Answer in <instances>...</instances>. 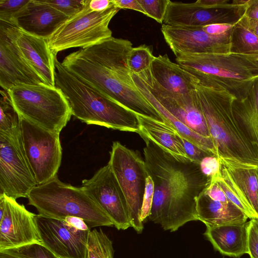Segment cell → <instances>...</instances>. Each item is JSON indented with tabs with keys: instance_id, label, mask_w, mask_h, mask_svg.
Instances as JSON below:
<instances>
[{
	"instance_id": "cell-36",
	"label": "cell",
	"mask_w": 258,
	"mask_h": 258,
	"mask_svg": "<svg viewBox=\"0 0 258 258\" xmlns=\"http://www.w3.org/2000/svg\"><path fill=\"white\" fill-rule=\"evenodd\" d=\"M199 165L202 172L209 180L216 178L221 174V164L216 156L204 157Z\"/></svg>"
},
{
	"instance_id": "cell-23",
	"label": "cell",
	"mask_w": 258,
	"mask_h": 258,
	"mask_svg": "<svg viewBox=\"0 0 258 258\" xmlns=\"http://www.w3.org/2000/svg\"><path fill=\"white\" fill-rule=\"evenodd\" d=\"M198 220L206 227H215L247 222L248 217L231 202L210 199L203 190L196 199Z\"/></svg>"
},
{
	"instance_id": "cell-2",
	"label": "cell",
	"mask_w": 258,
	"mask_h": 258,
	"mask_svg": "<svg viewBox=\"0 0 258 258\" xmlns=\"http://www.w3.org/2000/svg\"><path fill=\"white\" fill-rule=\"evenodd\" d=\"M133 47L129 40L112 36L70 53L61 62L69 72L136 114L164 122L133 80L127 62Z\"/></svg>"
},
{
	"instance_id": "cell-35",
	"label": "cell",
	"mask_w": 258,
	"mask_h": 258,
	"mask_svg": "<svg viewBox=\"0 0 258 258\" xmlns=\"http://www.w3.org/2000/svg\"><path fill=\"white\" fill-rule=\"evenodd\" d=\"M29 0H1L0 21L10 24L12 17L19 12Z\"/></svg>"
},
{
	"instance_id": "cell-43",
	"label": "cell",
	"mask_w": 258,
	"mask_h": 258,
	"mask_svg": "<svg viewBox=\"0 0 258 258\" xmlns=\"http://www.w3.org/2000/svg\"><path fill=\"white\" fill-rule=\"evenodd\" d=\"M112 3L119 9H131L141 12L145 15V12L138 0H111Z\"/></svg>"
},
{
	"instance_id": "cell-30",
	"label": "cell",
	"mask_w": 258,
	"mask_h": 258,
	"mask_svg": "<svg viewBox=\"0 0 258 258\" xmlns=\"http://www.w3.org/2000/svg\"><path fill=\"white\" fill-rule=\"evenodd\" d=\"M210 180H216L229 201L242 211L249 219H258L245 197L230 176L225 167L221 165V175Z\"/></svg>"
},
{
	"instance_id": "cell-6",
	"label": "cell",
	"mask_w": 258,
	"mask_h": 258,
	"mask_svg": "<svg viewBox=\"0 0 258 258\" xmlns=\"http://www.w3.org/2000/svg\"><path fill=\"white\" fill-rule=\"evenodd\" d=\"M27 198L28 205L34 207L38 214L44 217L58 219L80 218L90 229L113 226L107 213L82 186L64 183L57 176L36 185Z\"/></svg>"
},
{
	"instance_id": "cell-25",
	"label": "cell",
	"mask_w": 258,
	"mask_h": 258,
	"mask_svg": "<svg viewBox=\"0 0 258 258\" xmlns=\"http://www.w3.org/2000/svg\"><path fill=\"white\" fill-rule=\"evenodd\" d=\"M137 115L140 124L139 134L142 138L149 139L179 159L190 160L177 138V131L173 127L164 122Z\"/></svg>"
},
{
	"instance_id": "cell-18",
	"label": "cell",
	"mask_w": 258,
	"mask_h": 258,
	"mask_svg": "<svg viewBox=\"0 0 258 258\" xmlns=\"http://www.w3.org/2000/svg\"><path fill=\"white\" fill-rule=\"evenodd\" d=\"M69 17L44 0H29L10 24L37 37L48 39Z\"/></svg>"
},
{
	"instance_id": "cell-5",
	"label": "cell",
	"mask_w": 258,
	"mask_h": 258,
	"mask_svg": "<svg viewBox=\"0 0 258 258\" xmlns=\"http://www.w3.org/2000/svg\"><path fill=\"white\" fill-rule=\"evenodd\" d=\"M176 60L198 79L199 84L227 91L238 100L246 98L258 81V55L232 51L180 54Z\"/></svg>"
},
{
	"instance_id": "cell-7",
	"label": "cell",
	"mask_w": 258,
	"mask_h": 258,
	"mask_svg": "<svg viewBox=\"0 0 258 258\" xmlns=\"http://www.w3.org/2000/svg\"><path fill=\"white\" fill-rule=\"evenodd\" d=\"M7 92L20 118L50 132L60 134L72 115L68 99L56 86L19 84Z\"/></svg>"
},
{
	"instance_id": "cell-3",
	"label": "cell",
	"mask_w": 258,
	"mask_h": 258,
	"mask_svg": "<svg viewBox=\"0 0 258 258\" xmlns=\"http://www.w3.org/2000/svg\"><path fill=\"white\" fill-rule=\"evenodd\" d=\"M196 93L221 165L227 168L258 167V151L234 111L236 97L227 91L200 84Z\"/></svg>"
},
{
	"instance_id": "cell-10",
	"label": "cell",
	"mask_w": 258,
	"mask_h": 258,
	"mask_svg": "<svg viewBox=\"0 0 258 258\" xmlns=\"http://www.w3.org/2000/svg\"><path fill=\"white\" fill-rule=\"evenodd\" d=\"M24 151L37 185L57 176L61 164L62 148L59 134L46 130L21 118Z\"/></svg>"
},
{
	"instance_id": "cell-37",
	"label": "cell",
	"mask_w": 258,
	"mask_h": 258,
	"mask_svg": "<svg viewBox=\"0 0 258 258\" xmlns=\"http://www.w3.org/2000/svg\"><path fill=\"white\" fill-rule=\"evenodd\" d=\"M154 193V184L153 179L148 176L146 180L145 192L141 209L140 220L143 223L151 214Z\"/></svg>"
},
{
	"instance_id": "cell-46",
	"label": "cell",
	"mask_w": 258,
	"mask_h": 258,
	"mask_svg": "<svg viewBox=\"0 0 258 258\" xmlns=\"http://www.w3.org/2000/svg\"><path fill=\"white\" fill-rule=\"evenodd\" d=\"M238 23L250 30L258 37V20L251 19L243 15Z\"/></svg>"
},
{
	"instance_id": "cell-29",
	"label": "cell",
	"mask_w": 258,
	"mask_h": 258,
	"mask_svg": "<svg viewBox=\"0 0 258 258\" xmlns=\"http://www.w3.org/2000/svg\"><path fill=\"white\" fill-rule=\"evenodd\" d=\"M155 57L151 47L145 44L133 47L127 56L131 73L138 76L150 86L153 84L151 66Z\"/></svg>"
},
{
	"instance_id": "cell-24",
	"label": "cell",
	"mask_w": 258,
	"mask_h": 258,
	"mask_svg": "<svg viewBox=\"0 0 258 258\" xmlns=\"http://www.w3.org/2000/svg\"><path fill=\"white\" fill-rule=\"evenodd\" d=\"M131 75L138 90L161 115L165 123L173 127L182 137L196 145L209 154L216 156L211 138L198 134L182 123L158 101L147 84L141 78L132 73Z\"/></svg>"
},
{
	"instance_id": "cell-48",
	"label": "cell",
	"mask_w": 258,
	"mask_h": 258,
	"mask_svg": "<svg viewBox=\"0 0 258 258\" xmlns=\"http://www.w3.org/2000/svg\"><path fill=\"white\" fill-rule=\"evenodd\" d=\"M254 219V222L257 227V229H258V219Z\"/></svg>"
},
{
	"instance_id": "cell-9",
	"label": "cell",
	"mask_w": 258,
	"mask_h": 258,
	"mask_svg": "<svg viewBox=\"0 0 258 258\" xmlns=\"http://www.w3.org/2000/svg\"><path fill=\"white\" fill-rule=\"evenodd\" d=\"M108 164L125 196L131 227L141 233L144 224L140 215L146 180L149 176L145 161L136 152L116 141L111 146Z\"/></svg>"
},
{
	"instance_id": "cell-12",
	"label": "cell",
	"mask_w": 258,
	"mask_h": 258,
	"mask_svg": "<svg viewBox=\"0 0 258 258\" xmlns=\"http://www.w3.org/2000/svg\"><path fill=\"white\" fill-rule=\"evenodd\" d=\"M81 186L107 213L117 229L131 227L125 196L108 164L91 178L83 180Z\"/></svg>"
},
{
	"instance_id": "cell-47",
	"label": "cell",
	"mask_w": 258,
	"mask_h": 258,
	"mask_svg": "<svg viewBox=\"0 0 258 258\" xmlns=\"http://www.w3.org/2000/svg\"><path fill=\"white\" fill-rule=\"evenodd\" d=\"M0 258H31L21 252L18 248L0 251Z\"/></svg>"
},
{
	"instance_id": "cell-38",
	"label": "cell",
	"mask_w": 258,
	"mask_h": 258,
	"mask_svg": "<svg viewBox=\"0 0 258 258\" xmlns=\"http://www.w3.org/2000/svg\"><path fill=\"white\" fill-rule=\"evenodd\" d=\"M176 137L182 146L187 156L191 161L200 164L204 157L211 155L196 145L182 137L177 132Z\"/></svg>"
},
{
	"instance_id": "cell-21",
	"label": "cell",
	"mask_w": 258,
	"mask_h": 258,
	"mask_svg": "<svg viewBox=\"0 0 258 258\" xmlns=\"http://www.w3.org/2000/svg\"><path fill=\"white\" fill-rule=\"evenodd\" d=\"M151 72L153 84L173 93L193 92L199 84L196 77L178 63L172 61L166 54L155 56L152 63Z\"/></svg>"
},
{
	"instance_id": "cell-4",
	"label": "cell",
	"mask_w": 258,
	"mask_h": 258,
	"mask_svg": "<svg viewBox=\"0 0 258 258\" xmlns=\"http://www.w3.org/2000/svg\"><path fill=\"white\" fill-rule=\"evenodd\" d=\"M55 86L68 99L72 115L87 124L139 134L138 115L75 76L55 59Z\"/></svg>"
},
{
	"instance_id": "cell-27",
	"label": "cell",
	"mask_w": 258,
	"mask_h": 258,
	"mask_svg": "<svg viewBox=\"0 0 258 258\" xmlns=\"http://www.w3.org/2000/svg\"><path fill=\"white\" fill-rule=\"evenodd\" d=\"M225 168L258 218V167Z\"/></svg>"
},
{
	"instance_id": "cell-45",
	"label": "cell",
	"mask_w": 258,
	"mask_h": 258,
	"mask_svg": "<svg viewBox=\"0 0 258 258\" xmlns=\"http://www.w3.org/2000/svg\"><path fill=\"white\" fill-rule=\"evenodd\" d=\"M113 3L111 0H90L89 6L93 11H103L109 8Z\"/></svg>"
},
{
	"instance_id": "cell-39",
	"label": "cell",
	"mask_w": 258,
	"mask_h": 258,
	"mask_svg": "<svg viewBox=\"0 0 258 258\" xmlns=\"http://www.w3.org/2000/svg\"><path fill=\"white\" fill-rule=\"evenodd\" d=\"M31 258H58L50 250L41 244H33L18 248Z\"/></svg>"
},
{
	"instance_id": "cell-11",
	"label": "cell",
	"mask_w": 258,
	"mask_h": 258,
	"mask_svg": "<svg viewBox=\"0 0 258 258\" xmlns=\"http://www.w3.org/2000/svg\"><path fill=\"white\" fill-rule=\"evenodd\" d=\"M37 185L23 148L22 137L11 139L0 137L1 194L17 199L28 198Z\"/></svg>"
},
{
	"instance_id": "cell-1",
	"label": "cell",
	"mask_w": 258,
	"mask_h": 258,
	"mask_svg": "<svg viewBox=\"0 0 258 258\" xmlns=\"http://www.w3.org/2000/svg\"><path fill=\"white\" fill-rule=\"evenodd\" d=\"M143 139L144 161L154 184L149 220L171 232L198 220L196 199L209 181L199 164L179 159L149 139Z\"/></svg>"
},
{
	"instance_id": "cell-8",
	"label": "cell",
	"mask_w": 258,
	"mask_h": 258,
	"mask_svg": "<svg viewBox=\"0 0 258 258\" xmlns=\"http://www.w3.org/2000/svg\"><path fill=\"white\" fill-rule=\"evenodd\" d=\"M89 2L47 39L55 56L59 51L73 47H86L112 37L109 24L120 9L113 3L104 11H93L89 8Z\"/></svg>"
},
{
	"instance_id": "cell-31",
	"label": "cell",
	"mask_w": 258,
	"mask_h": 258,
	"mask_svg": "<svg viewBox=\"0 0 258 258\" xmlns=\"http://www.w3.org/2000/svg\"><path fill=\"white\" fill-rule=\"evenodd\" d=\"M231 51L244 54L258 55V37L237 22L232 33Z\"/></svg>"
},
{
	"instance_id": "cell-19",
	"label": "cell",
	"mask_w": 258,
	"mask_h": 258,
	"mask_svg": "<svg viewBox=\"0 0 258 258\" xmlns=\"http://www.w3.org/2000/svg\"><path fill=\"white\" fill-rule=\"evenodd\" d=\"M44 83L29 67L8 34L5 26L0 25V85L8 91L19 84Z\"/></svg>"
},
{
	"instance_id": "cell-33",
	"label": "cell",
	"mask_w": 258,
	"mask_h": 258,
	"mask_svg": "<svg viewBox=\"0 0 258 258\" xmlns=\"http://www.w3.org/2000/svg\"><path fill=\"white\" fill-rule=\"evenodd\" d=\"M145 12V15L163 24L169 0H138Z\"/></svg>"
},
{
	"instance_id": "cell-26",
	"label": "cell",
	"mask_w": 258,
	"mask_h": 258,
	"mask_svg": "<svg viewBox=\"0 0 258 258\" xmlns=\"http://www.w3.org/2000/svg\"><path fill=\"white\" fill-rule=\"evenodd\" d=\"M233 109L246 136L258 151V81L246 98L235 100Z\"/></svg>"
},
{
	"instance_id": "cell-13",
	"label": "cell",
	"mask_w": 258,
	"mask_h": 258,
	"mask_svg": "<svg viewBox=\"0 0 258 258\" xmlns=\"http://www.w3.org/2000/svg\"><path fill=\"white\" fill-rule=\"evenodd\" d=\"M43 245L58 258H86L90 229H80L65 219L36 215Z\"/></svg>"
},
{
	"instance_id": "cell-16",
	"label": "cell",
	"mask_w": 258,
	"mask_h": 258,
	"mask_svg": "<svg viewBox=\"0 0 258 258\" xmlns=\"http://www.w3.org/2000/svg\"><path fill=\"white\" fill-rule=\"evenodd\" d=\"M35 214L16 200L6 195L3 214L0 216V251L33 244L43 245Z\"/></svg>"
},
{
	"instance_id": "cell-17",
	"label": "cell",
	"mask_w": 258,
	"mask_h": 258,
	"mask_svg": "<svg viewBox=\"0 0 258 258\" xmlns=\"http://www.w3.org/2000/svg\"><path fill=\"white\" fill-rule=\"evenodd\" d=\"M3 23L10 38L27 63L45 84L55 86L56 56L50 48L47 39L30 35L14 25Z\"/></svg>"
},
{
	"instance_id": "cell-34",
	"label": "cell",
	"mask_w": 258,
	"mask_h": 258,
	"mask_svg": "<svg viewBox=\"0 0 258 258\" xmlns=\"http://www.w3.org/2000/svg\"><path fill=\"white\" fill-rule=\"evenodd\" d=\"M44 1L69 18L80 12L89 2V0Z\"/></svg>"
},
{
	"instance_id": "cell-41",
	"label": "cell",
	"mask_w": 258,
	"mask_h": 258,
	"mask_svg": "<svg viewBox=\"0 0 258 258\" xmlns=\"http://www.w3.org/2000/svg\"><path fill=\"white\" fill-rule=\"evenodd\" d=\"M203 191L206 195L214 201L221 202H230L215 180H209L208 184Z\"/></svg>"
},
{
	"instance_id": "cell-20",
	"label": "cell",
	"mask_w": 258,
	"mask_h": 258,
	"mask_svg": "<svg viewBox=\"0 0 258 258\" xmlns=\"http://www.w3.org/2000/svg\"><path fill=\"white\" fill-rule=\"evenodd\" d=\"M147 85L158 101L177 119L198 134L211 138L196 90L188 94H176L155 84Z\"/></svg>"
},
{
	"instance_id": "cell-42",
	"label": "cell",
	"mask_w": 258,
	"mask_h": 258,
	"mask_svg": "<svg viewBox=\"0 0 258 258\" xmlns=\"http://www.w3.org/2000/svg\"><path fill=\"white\" fill-rule=\"evenodd\" d=\"M235 24H214L201 26L205 32L213 35H221L232 30Z\"/></svg>"
},
{
	"instance_id": "cell-44",
	"label": "cell",
	"mask_w": 258,
	"mask_h": 258,
	"mask_svg": "<svg viewBox=\"0 0 258 258\" xmlns=\"http://www.w3.org/2000/svg\"><path fill=\"white\" fill-rule=\"evenodd\" d=\"M243 15L248 18L258 20V0H248Z\"/></svg>"
},
{
	"instance_id": "cell-14",
	"label": "cell",
	"mask_w": 258,
	"mask_h": 258,
	"mask_svg": "<svg viewBox=\"0 0 258 258\" xmlns=\"http://www.w3.org/2000/svg\"><path fill=\"white\" fill-rule=\"evenodd\" d=\"M246 1L231 7L211 8L197 1L191 3L169 1L163 24L169 26L201 27L214 24H236L244 15Z\"/></svg>"
},
{
	"instance_id": "cell-15",
	"label": "cell",
	"mask_w": 258,
	"mask_h": 258,
	"mask_svg": "<svg viewBox=\"0 0 258 258\" xmlns=\"http://www.w3.org/2000/svg\"><path fill=\"white\" fill-rule=\"evenodd\" d=\"M233 29L223 35H213L205 32L201 27L162 24L161 31L166 43L176 56L180 54L230 52Z\"/></svg>"
},
{
	"instance_id": "cell-40",
	"label": "cell",
	"mask_w": 258,
	"mask_h": 258,
	"mask_svg": "<svg viewBox=\"0 0 258 258\" xmlns=\"http://www.w3.org/2000/svg\"><path fill=\"white\" fill-rule=\"evenodd\" d=\"M248 248L250 258H258V229L253 219L249 221Z\"/></svg>"
},
{
	"instance_id": "cell-22",
	"label": "cell",
	"mask_w": 258,
	"mask_h": 258,
	"mask_svg": "<svg viewBox=\"0 0 258 258\" xmlns=\"http://www.w3.org/2000/svg\"><path fill=\"white\" fill-rule=\"evenodd\" d=\"M249 222L206 227L204 233L216 250L223 255L240 257L248 254Z\"/></svg>"
},
{
	"instance_id": "cell-28",
	"label": "cell",
	"mask_w": 258,
	"mask_h": 258,
	"mask_svg": "<svg viewBox=\"0 0 258 258\" xmlns=\"http://www.w3.org/2000/svg\"><path fill=\"white\" fill-rule=\"evenodd\" d=\"M0 137L11 139L22 137L21 118L15 109L8 92L1 90Z\"/></svg>"
},
{
	"instance_id": "cell-32",
	"label": "cell",
	"mask_w": 258,
	"mask_h": 258,
	"mask_svg": "<svg viewBox=\"0 0 258 258\" xmlns=\"http://www.w3.org/2000/svg\"><path fill=\"white\" fill-rule=\"evenodd\" d=\"M111 240L101 229L91 230L87 242L86 258H113Z\"/></svg>"
}]
</instances>
